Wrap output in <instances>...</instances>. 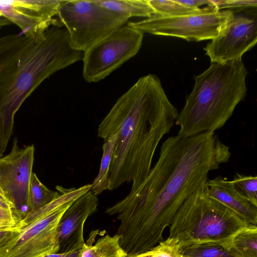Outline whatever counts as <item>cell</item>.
<instances>
[{
	"label": "cell",
	"mask_w": 257,
	"mask_h": 257,
	"mask_svg": "<svg viewBox=\"0 0 257 257\" xmlns=\"http://www.w3.org/2000/svg\"><path fill=\"white\" fill-rule=\"evenodd\" d=\"M230 156L229 147L215 132L167 138L144 181L105 210L120 221L116 234L122 247L139 254L162 241L164 230L184 201Z\"/></svg>",
	"instance_id": "1"
},
{
	"label": "cell",
	"mask_w": 257,
	"mask_h": 257,
	"mask_svg": "<svg viewBox=\"0 0 257 257\" xmlns=\"http://www.w3.org/2000/svg\"><path fill=\"white\" fill-rule=\"evenodd\" d=\"M159 78L141 77L119 97L98 125L97 136L104 140L116 134L107 189L132 182L137 189L148 176L157 147L178 117Z\"/></svg>",
	"instance_id": "2"
},
{
	"label": "cell",
	"mask_w": 257,
	"mask_h": 257,
	"mask_svg": "<svg viewBox=\"0 0 257 257\" xmlns=\"http://www.w3.org/2000/svg\"><path fill=\"white\" fill-rule=\"evenodd\" d=\"M65 28L53 26L34 39L23 34L0 37V149L6 151L14 117L32 92L57 71L82 60Z\"/></svg>",
	"instance_id": "3"
},
{
	"label": "cell",
	"mask_w": 257,
	"mask_h": 257,
	"mask_svg": "<svg viewBox=\"0 0 257 257\" xmlns=\"http://www.w3.org/2000/svg\"><path fill=\"white\" fill-rule=\"evenodd\" d=\"M247 74L240 59L211 63L196 76L193 89L175 122L180 127L177 136L186 138L222 127L245 96Z\"/></svg>",
	"instance_id": "4"
},
{
	"label": "cell",
	"mask_w": 257,
	"mask_h": 257,
	"mask_svg": "<svg viewBox=\"0 0 257 257\" xmlns=\"http://www.w3.org/2000/svg\"><path fill=\"white\" fill-rule=\"evenodd\" d=\"M206 182L182 203L170 225L169 237L182 246L204 242L223 245L249 224L204 192Z\"/></svg>",
	"instance_id": "5"
},
{
	"label": "cell",
	"mask_w": 257,
	"mask_h": 257,
	"mask_svg": "<svg viewBox=\"0 0 257 257\" xmlns=\"http://www.w3.org/2000/svg\"><path fill=\"white\" fill-rule=\"evenodd\" d=\"M55 18L67 31L71 46L83 53L128 21L95 0H62Z\"/></svg>",
	"instance_id": "6"
},
{
	"label": "cell",
	"mask_w": 257,
	"mask_h": 257,
	"mask_svg": "<svg viewBox=\"0 0 257 257\" xmlns=\"http://www.w3.org/2000/svg\"><path fill=\"white\" fill-rule=\"evenodd\" d=\"M144 32L123 26L109 33L83 53L82 75L89 83L103 79L139 51Z\"/></svg>",
	"instance_id": "7"
},
{
	"label": "cell",
	"mask_w": 257,
	"mask_h": 257,
	"mask_svg": "<svg viewBox=\"0 0 257 257\" xmlns=\"http://www.w3.org/2000/svg\"><path fill=\"white\" fill-rule=\"evenodd\" d=\"M233 15L230 10L218 11L207 6L196 14L176 17L155 14L140 21L129 22L127 25L153 35L200 41L215 38Z\"/></svg>",
	"instance_id": "8"
},
{
	"label": "cell",
	"mask_w": 257,
	"mask_h": 257,
	"mask_svg": "<svg viewBox=\"0 0 257 257\" xmlns=\"http://www.w3.org/2000/svg\"><path fill=\"white\" fill-rule=\"evenodd\" d=\"M66 203L27 224L16 228L8 242L0 248V257H43L59 251L57 228Z\"/></svg>",
	"instance_id": "9"
},
{
	"label": "cell",
	"mask_w": 257,
	"mask_h": 257,
	"mask_svg": "<svg viewBox=\"0 0 257 257\" xmlns=\"http://www.w3.org/2000/svg\"><path fill=\"white\" fill-rule=\"evenodd\" d=\"M34 153V145L20 148L15 138L11 152L0 158V187L11 203L12 210L19 222L28 213Z\"/></svg>",
	"instance_id": "10"
},
{
	"label": "cell",
	"mask_w": 257,
	"mask_h": 257,
	"mask_svg": "<svg viewBox=\"0 0 257 257\" xmlns=\"http://www.w3.org/2000/svg\"><path fill=\"white\" fill-rule=\"evenodd\" d=\"M256 42V18L234 14L204 49L211 63H222L242 59Z\"/></svg>",
	"instance_id": "11"
},
{
	"label": "cell",
	"mask_w": 257,
	"mask_h": 257,
	"mask_svg": "<svg viewBox=\"0 0 257 257\" xmlns=\"http://www.w3.org/2000/svg\"><path fill=\"white\" fill-rule=\"evenodd\" d=\"M62 2V0L0 1V17L16 24L24 35L39 38L51 26H59L55 17Z\"/></svg>",
	"instance_id": "12"
},
{
	"label": "cell",
	"mask_w": 257,
	"mask_h": 257,
	"mask_svg": "<svg viewBox=\"0 0 257 257\" xmlns=\"http://www.w3.org/2000/svg\"><path fill=\"white\" fill-rule=\"evenodd\" d=\"M98 200L91 190L75 200L63 214L59 223L57 235L58 252H63L84 244V224L97 209Z\"/></svg>",
	"instance_id": "13"
},
{
	"label": "cell",
	"mask_w": 257,
	"mask_h": 257,
	"mask_svg": "<svg viewBox=\"0 0 257 257\" xmlns=\"http://www.w3.org/2000/svg\"><path fill=\"white\" fill-rule=\"evenodd\" d=\"M204 192L231 210L249 224H257V207L243 197L234 187L232 181L221 176L208 180Z\"/></svg>",
	"instance_id": "14"
},
{
	"label": "cell",
	"mask_w": 257,
	"mask_h": 257,
	"mask_svg": "<svg viewBox=\"0 0 257 257\" xmlns=\"http://www.w3.org/2000/svg\"><path fill=\"white\" fill-rule=\"evenodd\" d=\"M222 246L232 257H257V227L248 224Z\"/></svg>",
	"instance_id": "15"
},
{
	"label": "cell",
	"mask_w": 257,
	"mask_h": 257,
	"mask_svg": "<svg viewBox=\"0 0 257 257\" xmlns=\"http://www.w3.org/2000/svg\"><path fill=\"white\" fill-rule=\"evenodd\" d=\"M100 6L129 19L149 18L156 14L148 0H95Z\"/></svg>",
	"instance_id": "16"
},
{
	"label": "cell",
	"mask_w": 257,
	"mask_h": 257,
	"mask_svg": "<svg viewBox=\"0 0 257 257\" xmlns=\"http://www.w3.org/2000/svg\"><path fill=\"white\" fill-rule=\"evenodd\" d=\"M127 254L119 244V236L106 234L93 245L83 244L80 257H127Z\"/></svg>",
	"instance_id": "17"
},
{
	"label": "cell",
	"mask_w": 257,
	"mask_h": 257,
	"mask_svg": "<svg viewBox=\"0 0 257 257\" xmlns=\"http://www.w3.org/2000/svg\"><path fill=\"white\" fill-rule=\"evenodd\" d=\"M117 139V136L115 134L104 140L100 168L97 176L91 184V190L96 196L107 189L109 168Z\"/></svg>",
	"instance_id": "18"
},
{
	"label": "cell",
	"mask_w": 257,
	"mask_h": 257,
	"mask_svg": "<svg viewBox=\"0 0 257 257\" xmlns=\"http://www.w3.org/2000/svg\"><path fill=\"white\" fill-rule=\"evenodd\" d=\"M59 195L58 191L49 189L39 180L36 174L33 172L28 193L27 215L50 203Z\"/></svg>",
	"instance_id": "19"
},
{
	"label": "cell",
	"mask_w": 257,
	"mask_h": 257,
	"mask_svg": "<svg viewBox=\"0 0 257 257\" xmlns=\"http://www.w3.org/2000/svg\"><path fill=\"white\" fill-rule=\"evenodd\" d=\"M155 11V15L162 17H176L196 14L202 12L204 8H194L185 6L177 0H148Z\"/></svg>",
	"instance_id": "20"
},
{
	"label": "cell",
	"mask_w": 257,
	"mask_h": 257,
	"mask_svg": "<svg viewBox=\"0 0 257 257\" xmlns=\"http://www.w3.org/2000/svg\"><path fill=\"white\" fill-rule=\"evenodd\" d=\"M182 257H232L221 245L204 242L181 246Z\"/></svg>",
	"instance_id": "21"
},
{
	"label": "cell",
	"mask_w": 257,
	"mask_h": 257,
	"mask_svg": "<svg viewBox=\"0 0 257 257\" xmlns=\"http://www.w3.org/2000/svg\"><path fill=\"white\" fill-rule=\"evenodd\" d=\"M130 257H182L181 246L177 239L169 236L149 250Z\"/></svg>",
	"instance_id": "22"
},
{
	"label": "cell",
	"mask_w": 257,
	"mask_h": 257,
	"mask_svg": "<svg viewBox=\"0 0 257 257\" xmlns=\"http://www.w3.org/2000/svg\"><path fill=\"white\" fill-rule=\"evenodd\" d=\"M232 182L239 193L257 207L256 176H245L237 173Z\"/></svg>",
	"instance_id": "23"
},
{
	"label": "cell",
	"mask_w": 257,
	"mask_h": 257,
	"mask_svg": "<svg viewBox=\"0 0 257 257\" xmlns=\"http://www.w3.org/2000/svg\"><path fill=\"white\" fill-rule=\"evenodd\" d=\"M212 7L218 11L227 9L233 13L236 12L245 11L248 9L256 8L257 1L256 0H221L211 1Z\"/></svg>",
	"instance_id": "24"
},
{
	"label": "cell",
	"mask_w": 257,
	"mask_h": 257,
	"mask_svg": "<svg viewBox=\"0 0 257 257\" xmlns=\"http://www.w3.org/2000/svg\"><path fill=\"white\" fill-rule=\"evenodd\" d=\"M19 222L12 209L0 207V231L15 228Z\"/></svg>",
	"instance_id": "25"
},
{
	"label": "cell",
	"mask_w": 257,
	"mask_h": 257,
	"mask_svg": "<svg viewBox=\"0 0 257 257\" xmlns=\"http://www.w3.org/2000/svg\"><path fill=\"white\" fill-rule=\"evenodd\" d=\"M177 1L185 6L191 8H199V7L205 5L212 7V2L210 0H177Z\"/></svg>",
	"instance_id": "26"
},
{
	"label": "cell",
	"mask_w": 257,
	"mask_h": 257,
	"mask_svg": "<svg viewBox=\"0 0 257 257\" xmlns=\"http://www.w3.org/2000/svg\"><path fill=\"white\" fill-rule=\"evenodd\" d=\"M16 229L15 227L0 231V248L11 239Z\"/></svg>",
	"instance_id": "27"
},
{
	"label": "cell",
	"mask_w": 257,
	"mask_h": 257,
	"mask_svg": "<svg viewBox=\"0 0 257 257\" xmlns=\"http://www.w3.org/2000/svg\"><path fill=\"white\" fill-rule=\"evenodd\" d=\"M0 207L12 209V205L0 187Z\"/></svg>",
	"instance_id": "28"
},
{
	"label": "cell",
	"mask_w": 257,
	"mask_h": 257,
	"mask_svg": "<svg viewBox=\"0 0 257 257\" xmlns=\"http://www.w3.org/2000/svg\"><path fill=\"white\" fill-rule=\"evenodd\" d=\"M3 153L1 149H0V158H1L3 156Z\"/></svg>",
	"instance_id": "29"
}]
</instances>
